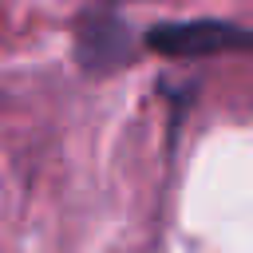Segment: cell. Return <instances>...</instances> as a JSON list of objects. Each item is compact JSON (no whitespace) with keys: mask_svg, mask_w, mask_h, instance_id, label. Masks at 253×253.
I'll use <instances>...</instances> for the list:
<instances>
[{"mask_svg":"<svg viewBox=\"0 0 253 253\" xmlns=\"http://www.w3.org/2000/svg\"><path fill=\"white\" fill-rule=\"evenodd\" d=\"M146 43L170 59H198V55L253 47V32L225 20H182V24H154Z\"/></svg>","mask_w":253,"mask_h":253,"instance_id":"obj_1","label":"cell"}]
</instances>
